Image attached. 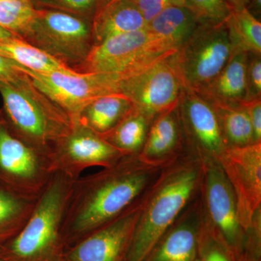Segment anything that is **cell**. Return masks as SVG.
<instances>
[{
	"label": "cell",
	"instance_id": "cell-1",
	"mask_svg": "<svg viewBox=\"0 0 261 261\" xmlns=\"http://www.w3.org/2000/svg\"><path fill=\"white\" fill-rule=\"evenodd\" d=\"M124 155L93 174L74 180L61 233L65 251L140 202L166 166Z\"/></svg>",
	"mask_w": 261,
	"mask_h": 261
},
{
	"label": "cell",
	"instance_id": "cell-2",
	"mask_svg": "<svg viewBox=\"0 0 261 261\" xmlns=\"http://www.w3.org/2000/svg\"><path fill=\"white\" fill-rule=\"evenodd\" d=\"M202 159L179 155L163 168L146 193L126 261H145L159 240L200 193Z\"/></svg>",
	"mask_w": 261,
	"mask_h": 261
},
{
	"label": "cell",
	"instance_id": "cell-3",
	"mask_svg": "<svg viewBox=\"0 0 261 261\" xmlns=\"http://www.w3.org/2000/svg\"><path fill=\"white\" fill-rule=\"evenodd\" d=\"M0 94L2 113L10 130L45 156L73 128L68 115L23 72L15 82H0Z\"/></svg>",
	"mask_w": 261,
	"mask_h": 261
},
{
	"label": "cell",
	"instance_id": "cell-4",
	"mask_svg": "<svg viewBox=\"0 0 261 261\" xmlns=\"http://www.w3.org/2000/svg\"><path fill=\"white\" fill-rule=\"evenodd\" d=\"M74 180L54 173L23 228L0 244L1 261H65L61 228Z\"/></svg>",
	"mask_w": 261,
	"mask_h": 261
},
{
	"label": "cell",
	"instance_id": "cell-5",
	"mask_svg": "<svg viewBox=\"0 0 261 261\" xmlns=\"http://www.w3.org/2000/svg\"><path fill=\"white\" fill-rule=\"evenodd\" d=\"M24 40L79 72L94 45L90 20L49 9H37Z\"/></svg>",
	"mask_w": 261,
	"mask_h": 261
},
{
	"label": "cell",
	"instance_id": "cell-6",
	"mask_svg": "<svg viewBox=\"0 0 261 261\" xmlns=\"http://www.w3.org/2000/svg\"><path fill=\"white\" fill-rule=\"evenodd\" d=\"M176 51L147 28L126 33L94 44L79 73H111L124 79Z\"/></svg>",
	"mask_w": 261,
	"mask_h": 261
},
{
	"label": "cell",
	"instance_id": "cell-7",
	"mask_svg": "<svg viewBox=\"0 0 261 261\" xmlns=\"http://www.w3.org/2000/svg\"><path fill=\"white\" fill-rule=\"evenodd\" d=\"M232 55L226 21L200 24L173 56L182 88L200 92L217 76Z\"/></svg>",
	"mask_w": 261,
	"mask_h": 261
},
{
	"label": "cell",
	"instance_id": "cell-8",
	"mask_svg": "<svg viewBox=\"0 0 261 261\" xmlns=\"http://www.w3.org/2000/svg\"><path fill=\"white\" fill-rule=\"evenodd\" d=\"M51 175L47 156L16 137L0 110V185L19 197L37 200Z\"/></svg>",
	"mask_w": 261,
	"mask_h": 261
},
{
	"label": "cell",
	"instance_id": "cell-9",
	"mask_svg": "<svg viewBox=\"0 0 261 261\" xmlns=\"http://www.w3.org/2000/svg\"><path fill=\"white\" fill-rule=\"evenodd\" d=\"M18 65L33 84L61 107L73 123L79 121L84 108L97 98L121 93L122 79L118 75L78 72L43 73Z\"/></svg>",
	"mask_w": 261,
	"mask_h": 261
},
{
	"label": "cell",
	"instance_id": "cell-10",
	"mask_svg": "<svg viewBox=\"0 0 261 261\" xmlns=\"http://www.w3.org/2000/svg\"><path fill=\"white\" fill-rule=\"evenodd\" d=\"M202 159L200 197L202 220L238 258L245 250L246 232L239 221L234 194L217 161Z\"/></svg>",
	"mask_w": 261,
	"mask_h": 261
},
{
	"label": "cell",
	"instance_id": "cell-11",
	"mask_svg": "<svg viewBox=\"0 0 261 261\" xmlns=\"http://www.w3.org/2000/svg\"><path fill=\"white\" fill-rule=\"evenodd\" d=\"M173 55L122 79L120 83L121 93L129 99L134 107L152 119L176 109L179 102L183 88Z\"/></svg>",
	"mask_w": 261,
	"mask_h": 261
},
{
	"label": "cell",
	"instance_id": "cell-12",
	"mask_svg": "<svg viewBox=\"0 0 261 261\" xmlns=\"http://www.w3.org/2000/svg\"><path fill=\"white\" fill-rule=\"evenodd\" d=\"M124 155L97 132L77 121L70 133L51 148L47 159L51 173L75 180L87 168L110 167Z\"/></svg>",
	"mask_w": 261,
	"mask_h": 261
},
{
	"label": "cell",
	"instance_id": "cell-13",
	"mask_svg": "<svg viewBox=\"0 0 261 261\" xmlns=\"http://www.w3.org/2000/svg\"><path fill=\"white\" fill-rule=\"evenodd\" d=\"M216 161L232 189L239 221L247 232L261 211V142L228 146Z\"/></svg>",
	"mask_w": 261,
	"mask_h": 261
},
{
	"label": "cell",
	"instance_id": "cell-14",
	"mask_svg": "<svg viewBox=\"0 0 261 261\" xmlns=\"http://www.w3.org/2000/svg\"><path fill=\"white\" fill-rule=\"evenodd\" d=\"M143 199L67 250L65 261H126Z\"/></svg>",
	"mask_w": 261,
	"mask_h": 261
},
{
	"label": "cell",
	"instance_id": "cell-15",
	"mask_svg": "<svg viewBox=\"0 0 261 261\" xmlns=\"http://www.w3.org/2000/svg\"><path fill=\"white\" fill-rule=\"evenodd\" d=\"M177 108L192 150L203 159H217L228 145L214 106L200 94L183 89Z\"/></svg>",
	"mask_w": 261,
	"mask_h": 261
},
{
	"label": "cell",
	"instance_id": "cell-16",
	"mask_svg": "<svg viewBox=\"0 0 261 261\" xmlns=\"http://www.w3.org/2000/svg\"><path fill=\"white\" fill-rule=\"evenodd\" d=\"M202 224L200 191L145 261H195Z\"/></svg>",
	"mask_w": 261,
	"mask_h": 261
},
{
	"label": "cell",
	"instance_id": "cell-17",
	"mask_svg": "<svg viewBox=\"0 0 261 261\" xmlns=\"http://www.w3.org/2000/svg\"><path fill=\"white\" fill-rule=\"evenodd\" d=\"M249 55L233 53L229 61L210 84L196 93L212 105L238 106L248 99L247 69Z\"/></svg>",
	"mask_w": 261,
	"mask_h": 261
},
{
	"label": "cell",
	"instance_id": "cell-18",
	"mask_svg": "<svg viewBox=\"0 0 261 261\" xmlns=\"http://www.w3.org/2000/svg\"><path fill=\"white\" fill-rule=\"evenodd\" d=\"M181 141V124L176 108L154 118L138 155L146 162L165 166L180 155L178 152Z\"/></svg>",
	"mask_w": 261,
	"mask_h": 261
},
{
	"label": "cell",
	"instance_id": "cell-19",
	"mask_svg": "<svg viewBox=\"0 0 261 261\" xmlns=\"http://www.w3.org/2000/svg\"><path fill=\"white\" fill-rule=\"evenodd\" d=\"M91 24L94 44L147 29L142 13L132 0H109L96 13Z\"/></svg>",
	"mask_w": 261,
	"mask_h": 261
},
{
	"label": "cell",
	"instance_id": "cell-20",
	"mask_svg": "<svg viewBox=\"0 0 261 261\" xmlns=\"http://www.w3.org/2000/svg\"><path fill=\"white\" fill-rule=\"evenodd\" d=\"M200 25L195 15L181 5L169 7L151 20L147 28L177 51Z\"/></svg>",
	"mask_w": 261,
	"mask_h": 261
},
{
	"label": "cell",
	"instance_id": "cell-21",
	"mask_svg": "<svg viewBox=\"0 0 261 261\" xmlns=\"http://www.w3.org/2000/svg\"><path fill=\"white\" fill-rule=\"evenodd\" d=\"M153 120L133 106L112 129L99 135L125 155H137Z\"/></svg>",
	"mask_w": 261,
	"mask_h": 261
},
{
	"label": "cell",
	"instance_id": "cell-22",
	"mask_svg": "<svg viewBox=\"0 0 261 261\" xmlns=\"http://www.w3.org/2000/svg\"><path fill=\"white\" fill-rule=\"evenodd\" d=\"M132 108L133 105L124 94L103 96L84 108L78 121L102 135L112 129Z\"/></svg>",
	"mask_w": 261,
	"mask_h": 261
},
{
	"label": "cell",
	"instance_id": "cell-23",
	"mask_svg": "<svg viewBox=\"0 0 261 261\" xmlns=\"http://www.w3.org/2000/svg\"><path fill=\"white\" fill-rule=\"evenodd\" d=\"M0 56L9 58L34 71L43 73H77L75 70L68 68L61 62L57 61L30 43L15 36L0 39Z\"/></svg>",
	"mask_w": 261,
	"mask_h": 261
},
{
	"label": "cell",
	"instance_id": "cell-24",
	"mask_svg": "<svg viewBox=\"0 0 261 261\" xmlns=\"http://www.w3.org/2000/svg\"><path fill=\"white\" fill-rule=\"evenodd\" d=\"M233 54L261 56V22L245 8L231 9L226 20Z\"/></svg>",
	"mask_w": 261,
	"mask_h": 261
},
{
	"label": "cell",
	"instance_id": "cell-25",
	"mask_svg": "<svg viewBox=\"0 0 261 261\" xmlns=\"http://www.w3.org/2000/svg\"><path fill=\"white\" fill-rule=\"evenodd\" d=\"M36 202L19 197L0 185V244L13 238L23 228Z\"/></svg>",
	"mask_w": 261,
	"mask_h": 261
},
{
	"label": "cell",
	"instance_id": "cell-26",
	"mask_svg": "<svg viewBox=\"0 0 261 261\" xmlns=\"http://www.w3.org/2000/svg\"><path fill=\"white\" fill-rule=\"evenodd\" d=\"M212 106L219 117L221 129L228 146L243 147L255 143L250 118L242 105Z\"/></svg>",
	"mask_w": 261,
	"mask_h": 261
},
{
	"label": "cell",
	"instance_id": "cell-27",
	"mask_svg": "<svg viewBox=\"0 0 261 261\" xmlns=\"http://www.w3.org/2000/svg\"><path fill=\"white\" fill-rule=\"evenodd\" d=\"M32 0H0V28L23 39L35 17Z\"/></svg>",
	"mask_w": 261,
	"mask_h": 261
},
{
	"label": "cell",
	"instance_id": "cell-28",
	"mask_svg": "<svg viewBox=\"0 0 261 261\" xmlns=\"http://www.w3.org/2000/svg\"><path fill=\"white\" fill-rule=\"evenodd\" d=\"M197 258L200 261H238L232 250L206 226L203 220L199 237Z\"/></svg>",
	"mask_w": 261,
	"mask_h": 261
},
{
	"label": "cell",
	"instance_id": "cell-29",
	"mask_svg": "<svg viewBox=\"0 0 261 261\" xmlns=\"http://www.w3.org/2000/svg\"><path fill=\"white\" fill-rule=\"evenodd\" d=\"M37 9L64 12L92 21L96 13L109 0H32Z\"/></svg>",
	"mask_w": 261,
	"mask_h": 261
},
{
	"label": "cell",
	"instance_id": "cell-30",
	"mask_svg": "<svg viewBox=\"0 0 261 261\" xmlns=\"http://www.w3.org/2000/svg\"><path fill=\"white\" fill-rule=\"evenodd\" d=\"M185 6L195 15L200 24L217 25L226 21L231 8L225 0H184Z\"/></svg>",
	"mask_w": 261,
	"mask_h": 261
},
{
	"label": "cell",
	"instance_id": "cell-31",
	"mask_svg": "<svg viewBox=\"0 0 261 261\" xmlns=\"http://www.w3.org/2000/svg\"><path fill=\"white\" fill-rule=\"evenodd\" d=\"M247 83V100L261 98V56L249 55Z\"/></svg>",
	"mask_w": 261,
	"mask_h": 261
},
{
	"label": "cell",
	"instance_id": "cell-32",
	"mask_svg": "<svg viewBox=\"0 0 261 261\" xmlns=\"http://www.w3.org/2000/svg\"><path fill=\"white\" fill-rule=\"evenodd\" d=\"M134 3L142 13L147 27L152 19L166 8L175 5L185 6L184 0H137Z\"/></svg>",
	"mask_w": 261,
	"mask_h": 261
},
{
	"label": "cell",
	"instance_id": "cell-33",
	"mask_svg": "<svg viewBox=\"0 0 261 261\" xmlns=\"http://www.w3.org/2000/svg\"><path fill=\"white\" fill-rule=\"evenodd\" d=\"M247 111L253 130L254 142H261V98L250 99L241 104Z\"/></svg>",
	"mask_w": 261,
	"mask_h": 261
},
{
	"label": "cell",
	"instance_id": "cell-34",
	"mask_svg": "<svg viewBox=\"0 0 261 261\" xmlns=\"http://www.w3.org/2000/svg\"><path fill=\"white\" fill-rule=\"evenodd\" d=\"M22 74L23 71L19 68L18 63L0 56V82L11 83Z\"/></svg>",
	"mask_w": 261,
	"mask_h": 261
},
{
	"label": "cell",
	"instance_id": "cell-35",
	"mask_svg": "<svg viewBox=\"0 0 261 261\" xmlns=\"http://www.w3.org/2000/svg\"><path fill=\"white\" fill-rule=\"evenodd\" d=\"M245 8L253 16L260 20L261 0H247Z\"/></svg>",
	"mask_w": 261,
	"mask_h": 261
},
{
	"label": "cell",
	"instance_id": "cell-36",
	"mask_svg": "<svg viewBox=\"0 0 261 261\" xmlns=\"http://www.w3.org/2000/svg\"><path fill=\"white\" fill-rule=\"evenodd\" d=\"M238 261H260V255L245 251L238 257Z\"/></svg>",
	"mask_w": 261,
	"mask_h": 261
},
{
	"label": "cell",
	"instance_id": "cell-37",
	"mask_svg": "<svg viewBox=\"0 0 261 261\" xmlns=\"http://www.w3.org/2000/svg\"><path fill=\"white\" fill-rule=\"evenodd\" d=\"M247 0H225L231 9L245 8Z\"/></svg>",
	"mask_w": 261,
	"mask_h": 261
},
{
	"label": "cell",
	"instance_id": "cell-38",
	"mask_svg": "<svg viewBox=\"0 0 261 261\" xmlns=\"http://www.w3.org/2000/svg\"><path fill=\"white\" fill-rule=\"evenodd\" d=\"M13 35H12V34H10L9 32H6V31L4 30V29L0 28V39L13 37Z\"/></svg>",
	"mask_w": 261,
	"mask_h": 261
},
{
	"label": "cell",
	"instance_id": "cell-39",
	"mask_svg": "<svg viewBox=\"0 0 261 261\" xmlns=\"http://www.w3.org/2000/svg\"><path fill=\"white\" fill-rule=\"evenodd\" d=\"M195 261H200V260H199L198 258H197V260H196Z\"/></svg>",
	"mask_w": 261,
	"mask_h": 261
},
{
	"label": "cell",
	"instance_id": "cell-40",
	"mask_svg": "<svg viewBox=\"0 0 261 261\" xmlns=\"http://www.w3.org/2000/svg\"><path fill=\"white\" fill-rule=\"evenodd\" d=\"M132 1H137V0H132Z\"/></svg>",
	"mask_w": 261,
	"mask_h": 261
},
{
	"label": "cell",
	"instance_id": "cell-41",
	"mask_svg": "<svg viewBox=\"0 0 261 261\" xmlns=\"http://www.w3.org/2000/svg\"><path fill=\"white\" fill-rule=\"evenodd\" d=\"M0 261H1V260H0Z\"/></svg>",
	"mask_w": 261,
	"mask_h": 261
}]
</instances>
